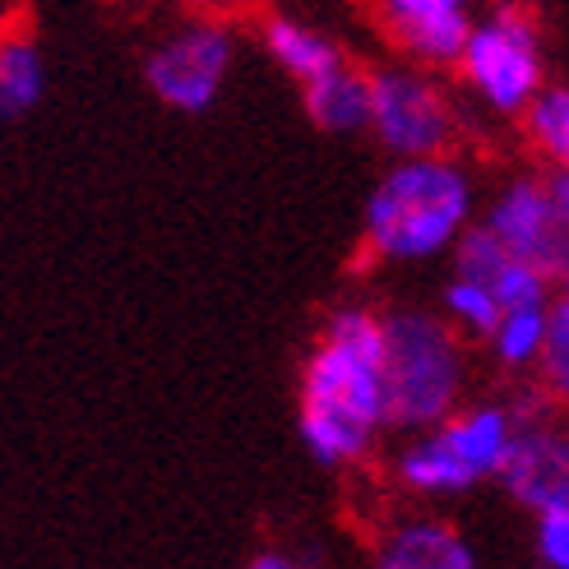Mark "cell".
<instances>
[{
	"label": "cell",
	"instance_id": "10",
	"mask_svg": "<svg viewBox=\"0 0 569 569\" xmlns=\"http://www.w3.org/2000/svg\"><path fill=\"white\" fill-rule=\"evenodd\" d=\"M472 23L477 14L468 0H385L380 6V28L417 70H459Z\"/></svg>",
	"mask_w": 569,
	"mask_h": 569
},
{
	"label": "cell",
	"instance_id": "21",
	"mask_svg": "<svg viewBox=\"0 0 569 569\" xmlns=\"http://www.w3.org/2000/svg\"><path fill=\"white\" fill-rule=\"evenodd\" d=\"M551 194H556L560 222H565V232H569V177H556V181H551Z\"/></svg>",
	"mask_w": 569,
	"mask_h": 569
},
{
	"label": "cell",
	"instance_id": "12",
	"mask_svg": "<svg viewBox=\"0 0 569 569\" xmlns=\"http://www.w3.org/2000/svg\"><path fill=\"white\" fill-rule=\"evenodd\" d=\"M260 38H264V51L301 83V89H310V83H320L333 70L348 66L338 38H329L325 28L306 23V19H292V14H269L264 28H260Z\"/></svg>",
	"mask_w": 569,
	"mask_h": 569
},
{
	"label": "cell",
	"instance_id": "19",
	"mask_svg": "<svg viewBox=\"0 0 569 569\" xmlns=\"http://www.w3.org/2000/svg\"><path fill=\"white\" fill-rule=\"evenodd\" d=\"M537 560H542L547 569H569V500L551 505L537 515Z\"/></svg>",
	"mask_w": 569,
	"mask_h": 569
},
{
	"label": "cell",
	"instance_id": "13",
	"mask_svg": "<svg viewBox=\"0 0 569 569\" xmlns=\"http://www.w3.org/2000/svg\"><path fill=\"white\" fill-rule=\"evenodd\" d=\"M301 107L325 134H361L371 126V70H357L348 61L329 79L301 89Z\"/></svg>",
	"mask_w": 569,
	"mask_h": 569
},
{
	"label": "cell",
	"instance_id": "6",
	"mask_svg": "<svg viewBox=\"0 0 569 569\" xmlns=\"http://www.w3.org/2000/svg\"><path fill=\"white\" fill-rule=\"evenodd\" d=\"M376 144L398 158H449V144L459 134L453 102L440 83L417 66H380L371 70V126Z\"/></svg>",
	"mask_w": 569,
	"mask_h": 569
},
{
	"label": "cell",
	"instance_id": "15",
	"mask_svg": "<svg viewBox=\"0 0 569 569\" xmlns=\"http://www.w3.org/2000/svg\"><path fill=\"white\" fill-rule=\"evenodd\" d=\"M523 130L532 139V149L542 153L556 177H569V83H547L523 111Z\"/></svg>",
	"mask_w": 569,
	"mask_h": 569
},
{
	"label": "cell",
	"instance_id": "18",
	"mask_svg": "<svg viewBox=\"0 0 569 569\" xmlns=\"http://www.w3.org/2000/svg\"><path fill=\"white\" fill-rule=\"evenodd\" d=\"M440 320L459 333V338H481L487 343L491 329L500 325V306L496 297L472 278H449L440 292Z\"/></svg>",
	"mask_w": 569,
	"mask_h": 569
},
{
	"label": "cell",
	"instance_id": "17",
	"mask_svg": "<svg viewBox=\"0 0 569 569\" xmlns=\"http://www.w3.org/2000/svg\"><path fill=\"white\" fill-rule=\"evenodd\" d=\"M537 389H542L551 403L569 408V273L556 282V297L547 306V343L537 357Z\"/></svg>",
	"mask_w": 569,
	"mask_h": 569
},
{
	"label": "cell",
	"instance_id": "20",
	"mask_svg": "<svg viewBox=\"0 0 569 569\" xmlns=\"http://www.w3.org/2000/svg\"><path fill=\"white\" fill-rule=\"evenodd\" d=\"M241 569H306V560H297V556H288V551H260V556H250Z\"/></svg>",
	"mask_w": 569,
	"mask_h": 569
},
{
	"label": "cell",
	"instance_id": "5",
	"mask_svg": "<svg viewBox=\"0 0 569 569\" xmlns=\"http://www.w3.org/2000/svg\"><path fill=\"white\" fill-rule=\"evenodd\" d=\"M459 74L481 107L496 117H523L547 89V42L542 23L519 6H496L481 14L459 56Z\"/></svg>",
	"mask_w": 569,
	"mask_h": 569
},
{
	"label": "cell",
	"instance_id": "16",
	"mask_svg": "<svg viewBox=\"0 0 569 569\" xmlns=\"http://www.w3.org/2000/svg\"><path fill=\"white\" fill-rule=\"evenodd\" d=\"M542 343H547V310H505L487 338L491 361L505 366V371H537Z\"/></svg>",
	"mask_w": 569,
	"mask_h": 569
},
{
	"label": "cell",
	"instance_id": "2",
	"mask_svg": "<svg viewBox=\"0 0 569 569\" xmlns=\"http://www.w3.org/2000/svg\"><path fill=\"white\" fill-rule=\"evenodd\" d=\"M477 213V186L463 162L417 158L393 162L371 186L361 213L366 254L380 264H421L440 260L459 246Z\"/></svg>",
	"mask_w": 569,
	"mask_h": 569
},
{
	"label": "cell",
	"instance_id": "11",
	"mask_svg": "<svg viewBox=\"0 0 569 569\" xmlns=\"http://www.w3.org/2000/svg\"><path fill=\"white\" fill-rule=\"evenodd\" d=\"M376 569H477V551L449 519L403 515L376 537Z\"/></svg>",
	"mask_w": 569,
	"mask_h": 569
},
{
	"label": "cell",
	"instance_id": "9",
	"mask_svg": "<svg viewBox=\"0 0 569 569\" xmlns=\"http://www.w3.org/2000/svg\"><path fill=\"white\" fill-rule=\"evenodd\" d=\"M496 487L528 515L569 500V426H560L556 412L519 426L496 472Z\"/></svg>",
	"mask_w": 569,
	"mask_h": 569
},
{
	"label": "cell",
	"instance_id": "3",
	"mask_svg": "<svg viewBox=\"0 0 569 569\" xmlns=\"http://www.w3.org/2000/svg\"><path fill=\"white\" fill-rule=\"evenodd\" d=\"M380 376L389 431H403L412 440L463 408L468 348L440 320V310H389Z\"/></svg>",
	"mask_w": 569,
	"mask_h": 569
},
{
	"label": "cell",
	"instance_id": "8",
	"mask_svg": "<svg viewBox=\"0 0 569 569\" xmlns=\"http://www.w3.org/2000/svg\"><path fill=\"white\" fill-rule=\"evenodd\" d=\"M477 227L509 254V260L537 269L542 278L560 282L569 273V232L560 222L551 181H542V177L505 181L491 194V204Z\"/></svg>",
	"mask_w": 569,
	"mask_h": 569
},
{
	"label": "cell",
	"instance_id": "14",
	"mask_svg": "<svg viewBox=\"0 0 569 569\" xmlns=\"http://www.w3.org/2000/svg\"><path fill=\"white\" fill-rule=\"evenodd\" d=\"M47 93L42 47L28 28H0V121L28 117Z\"/></svg>",
	"mask_w": 569,
	"mask_h": 569
},
{
	"label": "cell",
	"instance_id": "1",
	"mask_svg": "<svg viewBox=\"0 0 569 569\" xmlns=\"http://www.w3.org/2000/svg\"><path fill=\"white\" fill-rule=\"evenodd\" d=\"M385 316L371 306H338L301 366L297 431L320 468L361 463L385 421Z\"/></svg>",
	"mask_w": 569,
	"mask_h": 569
},
{
	"label": "cell",
	"instance_id": "7",
	"mask_svg": "<svg viewBox=\"0 0 569 569\" xmlns=\"http://www.w3.org/2000/svg\"><path fill=\"white\" fill-rule=\"evenodd\" d=\"M237 66V33L222 19H186L144 56V83L172 111H209Z\"/></svg>",
	"mask_w": 569,
	"mask_h": 569
},
{
	"label": "cell",
	"instance_id": "4",
	"mask_svg": "<svg viewBox=\"0 0 569 569\" xmlns=\"http://www.w3.org/2000/svg\"><path fill=\"white\" fill-rule=\"evenodd\" d=\"M515 417L505 403H463L436 431L412 436L393 459V477L408 496L445 500L463 496L481 481H496L509 445H515Z\"/></svg>",
	"mask_w": 569,
	"mask_h": 569
}]
</instances>
